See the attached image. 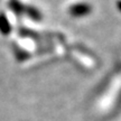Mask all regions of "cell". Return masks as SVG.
<instances>
[{
  "label": "cell",
  "mask_w": 121,
  "mask_h": 121,
  "mask_svg": "<svg viewBox=\"0 0 121 121\" xmlns=\"http://www.w3.org/2000/svg\"><path fill=\"white\" fill-rule=\"evenodd\" d=\"M91 8L90 4H85V2H78V4H75L73 6H71L69 8V13L73 17H84L91 13Z\"/></svg>",
  "instance_id": "1"
},
{
  "label": "cell",
  "mask_w": 121,
  "mask_h": 121,
  "mask_svg": "<svg viewBox=\"0 0 121 121\" xmlns=\"http://www.w3.org/2000/svg\"><path fill=\"white\" fill-rule=\"evenodd\" d=\"M11 31V25L4 13H0V33L2 35H8Z\"/></svg>",
  "instance_id": "2"
},
{
  "label": "cell",
  "mask_w": 121,
  "mask_h": 121,
  "mask_svg": "<svg viewBox=\"0 0 121 121\" xmlns=\"http://www.w3.org/2000/svg\"><path fill=\"white\" fill-rule=\"evenodd\" d=\"M25 13L28 15V17L33 20H36V22H39L42 20V13L37 8L35 7H31V6H28L25 8Z\"/></svg>",
  "instance_id": "3"
},
{
  "label": "cell",
  "mask_w": 121,
  "mask_h": 121,
  "mask_svg": "<svg viewBox=\"0 0 121 121\" xmlns=\"http://www.w3.org/2000/svg\"><path fill=\"white\" fill-rule=\"evenodd\" d=\"M9 6L10 8L13 9V11L17 15H22L24 11H25V7L22 4V2H19L18 0H11L9 2Z\"/></svg>",
  "instance_id": "4"
},
{
  "label": "cell",
  "mask_w": 121,
  "mask_h": 121,
  "mask_svg": "<svg viewBox=\"0 0 121 121\" xmlns=\"http://www.w3.org/2000/svg\"><path fill=\"white\" fill-rule=\"evenodd\" d=\"M118 6H119V9H120V10H121V1H120V2H119V4H118Z\"/></svg>",
  "instance_id": "5"
}]
</instances>
